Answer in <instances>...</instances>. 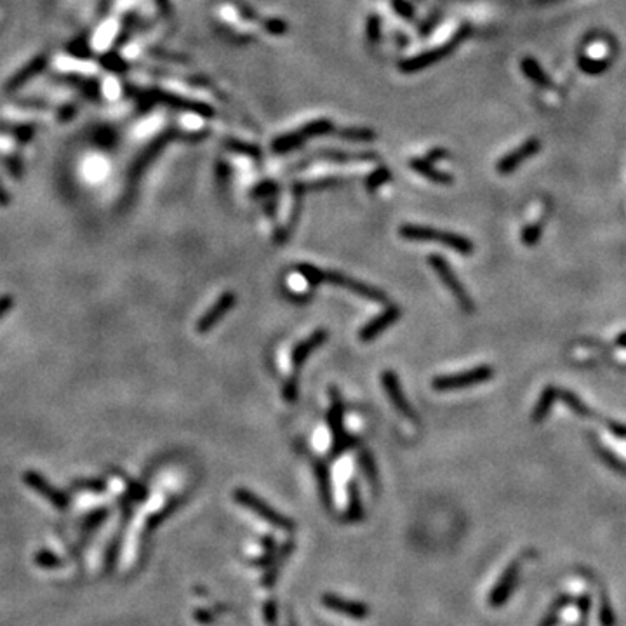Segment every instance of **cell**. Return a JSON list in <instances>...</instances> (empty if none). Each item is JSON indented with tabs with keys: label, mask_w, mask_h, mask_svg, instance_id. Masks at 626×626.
<instances>
[{
	"label": "cell",
	"mask_w": 626,
	"mask_h": 626,
	"mask_svg": "<svg viewBox=\"0 0 626 626\" xmlns=\"http://www.w3.org/2000/svg\"><path fill=\"white\" fill-rule=\"evenodd\" d=\"M111 472H114L115 475H117L118 479H121L122 482L125 484V487H128V498L131 499L132 503H144V501H147L148 489H147V486H144V484L137 482V480L131 479V477H129V475H125V472H122L121 468H111Z\"/></svg>",
	"instance_id": "cell-19"
},
{
	"label": "cell",
	"mask_w": 626,
	"mask_h": 626,
	"mask_svg": "<svg viewBox=\"0 0 626 626\" xmlns=\"http://www.w3.org/2000/svg\"><path fill=\"white\" fill-rule=\"evenodd\" d=\"M618 343H620L621 346H625V348H626V332H623V334L620 336V339H618Z\"/></svg>",
	"instance_id": "cell-46"
},
{
	"label": "cell",
	"mask_w": 626,
	"mask_h": 626,
	"mask_svg": "<svg viewBox=\"0 0 626 626\" xmlns=\"http://www.w3.org/2000/svg\"><path fill=\"white\" fill-rule=\"evenodd\" d=\"M367 39L371 44H376L379 41V18L371 16L367 21Z\"/></svg>",
	"instance_id": "cell-38"
},
{
	"label": "cell",
	"mask_w": 626,
	"mask_h": 626,
	"mask_svg": "<svg viewBox=\"0 0 626 626\" xmlns=\"http://www.w3.org/2000/svg\"><path fill=\"white\" fill-rule=\"evenodd\" d=\"M559 397L566 402L567 407H569L574 414L580 416V418H592L593 416L592 411L578 399V395H574V393L569 392V390H559Z\"/></svg>",
	"instance_id": "cell-25"
},
{
	"label": "cell",
	"mask_w": 626,
	"mask_h": 626,
	"mask_svg": "<svg viewBox=\"0 0 626 626\" xmlns=\"http://www.w3.org/2000/svg\"><path fill=\"white\" fill-rule=\"evenodd\" d=\"M226 147L230 148V150L237 151V154L249 155V157H254V158H259V154H261L258 147H252V144L240 143V141H233V140L226 141Z\"/></svg>",
	"instance_id": "cell-33"
},
{
	"label": "cell",
	"mask_w": 626,
	"mask_h": 626,
	"mask_svg": "<svg viewBox=\"0 0 626 626\" xmlns=\"http://www.w3.org/2000/svg\"><path fill=\"white\" fill-rule=\"evenodd\" d=\"M178 506H179V499L175 498V499H171V501H169V505H165L164 508L158 510L157 513H151V517H150V519H148V522H147V529H154V527H157L158 524L164 522V520L168 519V517L171 515V513L175 512V510L178 508Z\"/></svg>",
	"instance_id": "cell-29"
},
{
	"label": "cell",
	"mask_w": 626,
	"mask_h": 626,
	"mask_svg": "<svg viewBox=\"0 0 626 626\" xmlns=\"http://www.w3.org/2000/svg\"><path fill=\"white\" fill-rule=\"evenodd\" d=\"M519 567H520L519 562H513L512 566L506 569L505 576H503V580L499 581L498 588H496L494 593H492V602L499 604V602H503L506 597H508V593L512 592L513 585H515L517 576H519Z\"/></svg>",
	"instance_id": "cell-20"
},
{
	"label": "cell",
	"mask_w": 626,
	"mask_h": 626,
	"mask_svg": "<svg viewBox=\"0 0 626 626\" xmlns=\"http://www.w3.org/2000/svg\"><path fill=\"white\" fill-rule=\"evenodd\" d=\"M0 135H13L20 137V140H30L34 131H32V128H28V125H13V124H2V122H0Z\"/></svg>",
	"instance_id": "cell-31"
},
{
	"label": "cell",
	"mask_w": 626,
	"mask_h": 626,
	"mask_svg": "<svg viewBox=\"0 0 626 626\" xmlns=\"http://www.w3.org/2000/svg\"><path fill=\"white\" fill-rule=\"evenodd\" d=\"M578 64L585 74L588 75H599L604 74L609 67V61L607 60H599V57H588V56H580L578 57Z\"/></svg>",
	"instance_id": "cell-27"
},
{
	"label": "cell",
	"mask_w": 626,
	"mask_h": 626,
	"mask_svg": "<svg viewBox=\"0 0 626 626\" xmlns=\"http://www.w3.org/2000/svg\"><path fill=\"white\" fill-rule=\"evenodd\" d=\"M557 397H559V388H555V386H546V388L543 390L541 397H539L536 407H534V412H533L534 421L539 423L546 418V414L550 412L552 404L555 402Z\"/></svg>",
	"instance_id": "cell-22"
},
{
	"label": "cell",
	"mask_w": 626,
	"mask_h": 626,
	"mask_svg": "<svg viewBox=\"0 0 626 626\" xmlns=\"http://www.w3.org/2000/svg\"><path fill=\"white\" fill-rule=\"evenodd\" d=\"M468 34H470V28L465 27L461 32H458V34H456L446 46H440V47H437V49L426 50V53L419 54V56H414V57H411V60L402 61V63H400V70H402L404 74H414V72L423 70V68L430 67V64H435L437 61L444 60L447 54H451L452 50L456 49V46H458L459 42H461Z\"/></svg>",
	"instance_id": "cell-7"
},
{
	"label": "cell",
	"mask_w": 626,
	"mask_h": 626,
	"mask_svg": "<svg viewBox=\"0 0 626 626\" xmlns=\"http://www.w3.org/2000/svg\"><path fill=\"white\" fill-rule=\"evenodd\" d=\"M313 472L315 479L318 484V494H320L322 503H324L325 508H332V489H331V475H329V468L325 463L315 461L313 463Z\"/></svg>",
	"instance_id": "cell-17"
},
{
	"label": "cell",
	"mask_w": 626,
	"mask_h": 626,
	"mask_svg": "<svg viewBox=\"0 0 626 626\" xmlns=\"http://www.w3.org/2000/svg\"><path fill=\"white\" fill-rule=\"evenodd\" d=\"M492 376H494L492 367H489V365H479V367L456 372V374L437 376L432 381V385L437 392H454V390H463L468 388V386H475L480 385V383L489 381V379H492Z\"/></svg>",
	"instance_id": "cell-2"
},
{
	"label": "cell",
	"mask_w": 626,
	"mask_h": 626,
	"mask_svg": "<svg viewBox=\"0 0 626 626\" xmlns=\"http://www.w3.org/2000/svg\"><path fill=\"white\" fill-rule=\"evenodd\" d=\"M0 162H2V164L6 165L7 169H9V172L13 176H20L21 175V162L18 161V158L4 157V155H0Z\"/></svg>",
	"instance_id": "cell-41"
},
{
	"label": "cell",
	"mask_w": 626,
	"mask_h": 626,
	"mask_svg": "<svg viewBox=\"0 0 626 626\" xmlns=\"http://www.w3.org/2000/svg\"><path fill=\"white\" fill-rule=\"evenodd\" d=\"M137 96L150 97V100L158 101V103H164L171 108H179V110L202 115V117H212V115H215V110H212L209 104L198 103V101L183 100V97L176 96V94H169V93H164V90H158V89L137 90Z\"/></svg>",
	"instance_id": "cell-8"
},
{
	"label": "cell",
	"mask_w": 626,
	"mask_h": 626,
	"mask_svg": "<svg viewBox=\"0 0 626 626\" xmlns=\"http://www.w3.org/2000/svg\"><path fill=\"white\" fill-rule=\"evenodd\" d=\"M277 193V184L271 183V181H265V183L259 184L254 190V197H273Z\"/></svg>",
	"instance_id": "cell-39"
},
{
	"label": "cell",
	"mask_w": 626,
	"mask_h": 626,
	"mask_svg": "<svg viewBox=\"0 0 626 626\" xmlns=\"http://www.w3.org/2000/svg\"><path fill=\"white\" fill-rule=\"evenodd\" d=\"M541 231H543V224L536 223V224H529L526 230L522 231V242L526 245H534L538 244L539 237H541Z\"/></svg>",
	"instance_id": "cell-34"
},
{
	"label": "cell",
	"mask_w": 626,
	"mask_h": 626,
	"mask_svg": "<svg viewBox=\"0 0 626 626\" xmlns=\"http://www.w3.org/2000/svg\"><path fill=\"white\" fill-rule=\"evenodd\" d=\"M329 395H331V409H329L327 421H329V426H331L332 439H334V442H339V440H343L346 437L345 425H343L345 405H343L341 395H339V392L336 388H331Z\"/></svg>",
	"instance_id": "cell-15"
},
{
	"label": "cell",
	"mask_w": 626,
	"mask_h": 626,
	"mask_svg": "<svg viewBox=\"0 0 626 626\" xmlns=\"http://www.w3.org/2000/svg\"><path fill=\"white\" fill-rule=\"evenodd\" d=\"M325 604L332 609H338V611H345V614H350V616H355V618H362L365 616V607L360 606V604H352V602H343L339 600L338 597H325Z\"/></svg>",
	"instance_id": "cell-26"
},
{
	"label": "cell",
	"mask_w": 626,
	"mask_h": 626,
	"mask_svg": "<svg viewBox=\"0 0 626 626\" xmlns=\"http://www.w3.org/2000/svg\"><path fill=\"white\" fill-rule=\"evenodd\" d=\"M358 463H360L362 470H364V473H365V479H367L369 484H371L372 491L376 492V489H378V486H379L376 459L372 458V454L367 451V449H362V451L358 452Z\"/></svg>",
	"instance_id": "cell-24"
},
{
	"label": "cell",
	"mask_w": 626,
	"mask_h": 626,
	"mask_svg": "<svg viewBox=\"0 0 626 626\" xmlns=\"http://www.w3.org/2000/svg\"><path fill=\"white\" fill-rule=\"evenodd\" d=\"M400 313L402 312H400V308H397V306H388L385 312H381L378 317H374L372 320H369L367 324L360 329V332H358V339L364 343H369V341H372V339H376L379 334H381V332H385L390 325H393L397 320H399Z\"/></svg>",
	"instance_id": "cell-11"
},
{
	"label": "cell",
	"mask_w": 626,
	"mask_h": 626,
	"mask_svg": "<svg viewBox=\"0 0 626 626\" xmlns=\"http://www.w3.org/2000/svg\"><path fill=\"white\" fill-rule=\"evenodd\" d=\"M600 623H602V626H614L613 607L609 606L607 599H604L602 606H600Z\"/></svg>",
	"instance_id": "cell-37"
},
{
	"label": "cell",
	"mask_w": 626,
	"mask_h": 626,
	"mask_svg": "<svg viewBox=\"0 0 626 626\" xmlns=\"http://www.w3.org/2000/svg\"><path fill=\"white\" fill-rule=\"evenodd\" d=\"M14 306V298L11 294L0 296V318L4 317Z\"/></svg>",
	"instance_id": "cell-43"
},
{
	"label": "cell",
	"mask_w": 626,
	"mask_h": 626,
	"mask_svg": "<svg viewBox=\"0 0 626 626\" xmlns=\"http://www.w3.org/2000/svg\"><path fill=\"white\" fill-rule=\"evenodd\" d=\"M325 341H327V331H325V329H318V331H315L310 338H306L305 341L298 343L294 352H292V367H294L296 371L301 369V365L308 360V357L312 355L315 350L320 348Z\"/></svg>",
	"instance_id": "cell-14"
},
{
	"label": "cell",
	"mask_w": 626,
	"mask_h": 626,
	"mask_svg": "<svg viewBox=\"0 0 626 626\" xmlns=\"http://www.w3.org/2000/svg\"><path fill=\"white\" fill-rule=\"evenodd\" d=\"M46 64H47V56H46V54H39L37 57H34V60H32L30 63L27 64V67L21 68L20 74H16L13 79H11L9 82H7L6 90H9V93H11V90H16V89L23 88V86L27 84V82L30 81V79H34L35 75H39L42 70H44Z\"/></svg>",
	"instance_id": "cell-16"
},
{
	"label": "cell",
	"mask_w": 626,
	"mask_h": 626,
	"mask_svg": "<svg viewBox=\"0 0 626 626\" xmlns=\"http://www.w3.org/2000/svg\"><path fill=\"white\" fill-rule=\"evenodd\" d=\"M447 155V151H444V150H433V151H430V161L428 162H432V161H437V158H444Z\"/></svg>",
	"instance_id": "cell-44"
},
{
	"label": "cell",
	"mask_w": 626,
	"mask_h": 626,
	"mask_svg": "<svg viewBox=\"0 0 626 626\" xmlns=\"http://www.w3.org/2000/svg\"><path fill=\"white\" fill-rule=\"evenodd\" d=\"M332 131H334V124H332L331 121H327V118H318V121H313L310 122V124H306L305 128L299 129V131L277 137V140L273 141V144H271V148H273L275 154H287V151L296 150L298 147H301V144L305 143L306 140H310V137L324 136Z\"/></svg>",
	"instance_id": "cell-4"
},
{
	"label": "cell",
	"mask_w": 626,
	"mask_h": 626,
	"mask_svg": "<svg viewBox=\"0 0 626 626\" xmlns=\"http://www.w3.org/2000/svg\"><path fill=\"white\" fill-rule=\"evenodd\" d=\"M539 148H541L539 141L536 137H531V140H527L526 143L520 144L517 150H513L512 154H508L506 157H503L501 161L498 162V172L499 175H510V172L515 171L522 162L534 157V155L539 151Z\"/></svg>",
	"instance_id": "cell-13"
},
{
	"label": "cell",
	"mask_w": 626,
	"mask_h": 626,
	"mask_svg": "<svg viewBox=\"0 0 626 626\" xmlns=\"http://www.w3.org/2000/svg\"><path fill=\"white\" fill-rule=\"evenodd\" d=\"M235 303H237V296H235L233 292L231 291L223 292V294L216 299L215 305L202 315L200 320H198L197 324V331L200 332V334H205V332H209L211 329H215L216 325L219 324V320H223L224 315L233 308Z\"/></svg>",
	"instance_id": "cell-10"
},
{
	"label": "cell",
	"mask_w": 626,
	"mask_h": 626,
	"mask_svg": "<svg viewBox=\"0 0 626 626\" xmlns=\"http://www.w3.org/2000/svg\"><path fill=\"white\" fill-rule=\"evenodd\" d=\"M348 510H346V515L345 520L348 522H358V520L364 517V506H362V499H360V492H358L357 482L352 480L348 484Z\"/></svg>",
	"instance_id": "cell-21"
},
{
	"label": "cell",
	"mask_w": 626,
	"mask_h": 626,
	"mask_svg": "<svg viewBox=\"0 0 626 626\" xmlns=\"http://www.w3.org/2000/svg\"><path fill=\"white\" fill-rule=\"evenodd\" d=\"M282 395H284L285 402H289V404L296 402V399H298V376L294 374L287 379V383L284 385V392H282Z\"/></svg>",
	"instance_id": "cell-35"
},
{
	"label": "cell",
	"mask_w": 626,
	"mask_h": 626,
	"mask_svg": "<svg viewBox=\"0 0 626 626\" xmlns=\"http://www.w3.org/2000/svg\"><path fill=\"white\" fill-rule=\"evenodd\" d=\"M400 235L405 240H416V242H437V244L447 245L452 251L459 252L463 256H470L475 251V245L468 240L466 237L459 233H452V231H444L437 230V228H428V226H418V224H404L400 228Z\"/></svg>",
	"instance_id": "cell-1"
},
{
	"label": "cell",
	"mask_w": 626,
	"mask_h": 626,
	"mask_svg": "<svg viewBox=\"0 0 626 626\" xmlns=\"http://www.w3.org/2000/svg\"><path fill=\"white\" fill-rule=\"evenodd\" d=\"M108 517V508H100V510H94L93 513H89L88 519L84 520V527L86 529H94V527L101 526L104 522V519Z\"/></svg>",
	"instance_id": "cell-36"
},
{
	"label": "cell",
	"mask_w": 626,
	"mask_h": 626,
	"mask_svg": "<svg viewBox=\"0 0 626 626\" xmlns=\"http://www.w3.org/2000/svg\"><path fill=\"white\" fill-rule=\"evenodd\" d=\"M522 72L526 74V77H529L534 84L539 86V88H552V82H550L548 75L543 72V68L539 67L538 61L533 60V57H526L522 60Z\"/></svg>",
	"instance_id": "cell-23"
},
{
	"label": "cell",
	"mask_w": 626,
	"mask_h": 626,
	"mask_svg": "<svg viewBox=\"0 0 626 626\" xmlns=\"http://www.w3.org/2000/svg\"><path fill=\"white\" fill-rule=\"evenodd\" d=\"M72 486L79 491H88V492H104L107 491L108 484L104 479H94V477H84V479H75L72 482Z\"/></svg>",
	"instance_id": "cell-28"
},
{
	"label": "cell",
	"mask_w": 626,
	"mask_h": 626,
	"mask_svg": "<svg viewBox=\"0 0 626 626\" xmlns=\"http://www.w3.org/2000/svg\"><path fill=\"white\" fill-rule=\"evenodd\" d=\"M9 200H11L9 195H7V191L4 190L2 184H0V205H7L9 204Z\"/></svg>",
	"instance_id": "cell-45"
},
{
	"label": "cell",
	"mask_w": 626,
	"mask_h": 626,
	"mask_svg": "<svg viewBox=\"0 0 626 626\" xmlns=\"http://www.w3.org/2000/svg\"><path fill=\"white\" fill-rule=\"evenodd\" d=\"M428 263L432 265V268L435 270V273L439 275V278L442 280V284L446 285L449 291H451V294L454 296L456 301L459 303V306H461L465 312H468V313L473 312V310H475V303H473V299L470 298L468 292H466V289H465V285L459 282V278L456 277V273L452 271L451 266H449V263L446 261V259H444L442 256L433 254L428 258Z\"/></svg>",
	"instance_id": "cell-5"
},
{
	"label": "cell",
	"mask_w": 626,
	"mask_h": 626,
	"mask_svg": "<svg viewBox=\"0 0 626 626\" xmlns=\"http://www.w3.org/2000/svg\"><path fill=\"white\" fill-rule=\"evenodd\" d=\"M233 498L238 505L245 506L247 510L254 512L256 515H259L261 519H265L266 522H270L271 526L278 527V529H284V531H292L294 529V522L289 520L287 517H284L282 513H278L277 510L271 508L266 501H263L261 498L254 494V492L247 491V489H237L233 492Z\"/></svg>",
	"instance_id": "cell-3"
},
{
	"label": "cell",
	"mask_w": 626,
	"mask_h": 626,
	"mask_svg": "<svg viewBox=\"0 0 626 626\" xmlns=\"http://www.w3.org/2000/svg\"><path fill=\"white\" fill-rule=\"evenodd\" d=\"M411 168L414 169L416 172H419L421 176H425L426 179H430L432 183L437 184H452V176L446 175V172H440L433 168L430 162L421 161V158H412L411 161Z\"/></svg>",
	"instance_id": "cell-18"
},
{
	"label": "cell",
	"mask_w": 626,
	"mask_h": 626,
	"mask_svg": "<svg viewBox=\"0 0 626 626\" xmlns=\"http://www.w3.org/2000/svg\"><path fill=\"white\" fill-rule=\"evenodd\" d=\"M265 28L273 35H282L287 32V25L280 20H266L265 21Z\"/></svg>",
	"instance_id": "cell-40"
},
{
	"label": "cell",
	"mask_w": 626,
	"mask_h": 626,
	"mask_svg": "<svg viewBox=\"0 0 626 626\" xmlns=\"http://www.w3.org/2000/svg\"><path fill=\"white\" fill-rule=\"evenodd\" d=\"M23 482L27 484L30 489L37 492L39 496L46 498L47 501H49L53 506H56L57 510H64L68 508V505H70V498H68L63 491L50 486L44 477H42L39 472H35V470H27V472L23 473Z\"/></svg>",
	"instance_id": "cell-9"
},
{
	"label": "cell",
	"mask_w": 626,
	"mask_h": 626,
	"mask_svg": "<svg viewBox=\"0 0 626 626\" xmlns=\"http://www.w3.org/2000/svg\"><path fill=\"white\" fill-rule=\"evenodd\" d=\"M318 282L320 284H332L336 287H341V289H348L350 292L353 294L360 296V298L369 299V301H386V294L379 289L371 287V285L364 284V282H358L355 278L348 277V275H343L338 273V271H324L320 270L318 273Z\"/></svg>",
	"instance_id": "cell-6"
},
{
	"label": "cell",
	"mask_w": 626,
	"mask_h": 626,
	"mask_svg": "<svg viewBox=\"0 0 626 626\" xmlns=\"http://www.w3.org/2000/svg\"><path fill=\"white\" fill-rule=\"evenodd\" d=\"M393 7H395V11L400 16L412 18V7L407 2H404V0H393Z\"/></svg>",
	"instance_id": "cell-42"
},
{
	"label": "cell",
	"mask_w": 626,
	"mask_h": 626,
	"mask_svg": "<svg viewBox=\"0 0 626 626\" xmlns=\"http://www.w3.org/2000/svg\"><path fill=\"white\" fill-rule=\"evenodd\" d=\"M381 383H383V388H385L386 395H388V399L392 400L393 407H395L397 411L400 412V414H404L405 418L416 419L414 411H412L411 405H409L407 397L404 395V390L400 388L399 378H397L395 372H393V371H385V372H383Z\"/></svg>",
	"instance_id": "cell-12"
},
{
	"label": "cell",
	"mask_w": 626,
	"mask_h": 626,
	"mask_svg": "<svg viewBox=\"0 0 626 626\" xmlns=\"http://www.w3.org/2000/svg\"><path fill=\"white\" fill-rule=\"evenodd\" d=\"M341 140L346 141H362V143H367V141L376 140V132L371 129H345V131L338 132Z\"/></svg>",
	"instance_id": "cell-30"
},
{
	"label": "cell",
	"mask_w": 626,
	"mask_h": 626,
	"mask_svg": "<svg viewBox=\"0 0 626 626\" xmlns=\"http://www.w3.org/2000/svg\"><path fill=\"white\" fill-rule=\"evenodd\" d=\"M390 178H392V172H390L386 168H381V169H378V171H374L371 176H369L367 183H365V186H367L369 191H374V190H378V188L381 186L383 183H386V181H388Z\"/></svg>",
	"instance_id": "cell-32"
}]
</instances>
